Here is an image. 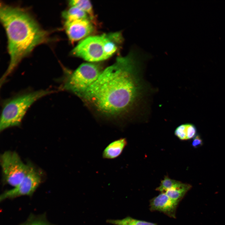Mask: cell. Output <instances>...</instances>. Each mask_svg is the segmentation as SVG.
<instances>
[{"mask_svg":"<svg viewBox=\"0 0 225 225\" xmlns=\"http://www.w3.org/2000/svg\"><path fill=\"white\" fill-rule=\"evenodd\" d=\"M148 59L147 54L138 47L125 57H118L112 65L102 70L80 98L107 116L122 114L138 95L140 89L137 76L138 67Z\"/></svg>","mask_w":225,"mask_h":225,"instance_id":"cell-1","label":"cell"},{"mask_svg":"<svg viewBox=\"0 0 225 225\" xmlns=\"http://www.w3.org/2000/svg\"><path fill=\"white\" fill-rule=\"evenodd\" d=\"M1 21L8 38L10 62L0 80L2 85L21 61L34 48L48 41V33L24 10L1 3Z\"/></svg>","mask_w":225,"mask_h":225,"instance_id":"cell-2","label":"cell"},{"mask_svg":"<svg viewBox=\"0 0 225 225\" xmlns=\"http://www.w3.org/2000/svg\"><path fill=\"white\" fill-rule=\"evenodd\" d=\"M54 92L47 90L26 91L3 100L0 118V131L20 126L30 107L37 100Z\"/></svg>","mask_w":225,"mask_h":225,"instance_id":"cell-3","label":"cell"},{"mask_svg":"<svg viewBox=\"0 0 225 225\" xmlns=\"http://www.w3.org/2000/svg\"><path fill=\"white\" fill-rule=\"evenodd\" d=\"M102 71L97 65L85 63L64 78L61 88L80 97L98 79Z\"/></svg>","mask_w":225,"mask_h":225,"instance_id":"cell-4","label":"cell"},{"mask_svg":"<svg viewBox=\"0 0 225 225\" xmlns=\"http://www.w3.org/2000/svg\"><path fill=\"white\" fill-rule=\"evenodd\" d=\"M0 163L4 182L13 187L21 182L32 165L25 164L17 152L9 151L1 155Z\"/></svg>","mask_w":225,"mask_h":225,"instance_id":"cell-5","label":"cell"},{"mask_svg":"<svg viewBox=\"0 0 225 225\" xmlns=\"http://www.w3.org/2000/svg\"><path fill=\"white\" fill-rule=\"evenodd\" d=\"M107 34L88 37L81 41L72 51V54L90 62L108 58L106 52Z\"/></svg>","mask_w":225,"mask_h":225,"instance_id":"cell-6","label":"cell"},{"mask_svg":"<svg viewBox=\"0 0 225 225\" xmlns=\"http://www.w3.org/2000/svg\"><path fill=\"white\" fill-rule=\"evenodd\" d=\"M42 181L39 172L31 165L30 169L21 182L13 188L5 191L0 196V201L23 196L31 197Z\"/></svg>","mask_w":225,"mask_h":225,"instance_id":"cell-7","label":"cell"},{"mask_svg":"<svg viewBox=\"0 0 225 225\" xmlns=\"http://www.w3.org/2000/svg\"><path fill=\"white\" fill-rule=\"evenodd\" d=\"M88 19L66 21L65 28L69 39L74 42L80 40L91 34L93 27L92 22Z\"/></svg>","mask_w":225,"mask_h":225,"instance_id":"cell-8","label":"cell"},{"mask_svg":"<svg viewBox=\"0 0 225 225\" xmlns=\"http://www.w3.org/2000/svg\"><path fill=\"white\" fill-rule=\"evenodd\" d=\"M178 205L165 193L162 192L150 200V210L152 212L159 211L170 218H175Z\"/></svg>","mask_w":225,"mask_h":225,"instance_id":"cell-9","label":"cell"},{"mask_svg":"<svg viewBox=\"0 0 225 225\" xmlns=\"http://www.w3.org/2000/svg\"><path fill=\"white\" fill-rule=\"evenodd\" d=\"M127 142L125 138H122L110 143L102 152V157L106 159H113L119 157L127 145Z\"/></svg>","mask_w":225,"mask_h":225,"instance_id":"cell-10","label":"cell"},{"mask_svg":"<svg viewBox=\"0 0 225 225\" xmlns=\"http://www.w3.org/2000/svg\"><path fill=\"white\" fill-rule=\"evenodd\" d=\"M191 188L190 184L179 181L173 188L167 190L164 193L172 200L178 204Z\"/></svg>","mask_w":225,"mask_h":225,"instance_id":"cell-11","label":"cell"},{"mask_svg":"<svg viewBox=\"0 0 225 225\" xmlns=\"http://www.w3.org/2000/svg\"><path fill=\"white\" fill-rule=\"evenodd\" d=\"M106 222L114 225H158L156 223L137 219L130 216L120 219H108Z\"/></svg>","mask_w":225,"mask_h":225,"instance_id":"cell-12","label":"cell"},{"mask_svg":"<svg viewBox=\"0 0 225 225\" xmlns=\"http://www.w3.org/2000/svg\"><path fill=\"white\" fill-rule=\"evenodd\" d=\"M62 15L66 21L88 19V15L86 12L74 6H71L68 10L63 12Z\"/></svg>","mask_w":225,"mask_h":225,"instance_id":"cell-13","label":"cell"},{"mask_svg":"<svg viewBox=\"0 0 225 225\" xmlns=\"http://www.w3.org/2000/svg\"><path fill=\"white\" fill-rule=\"evenodd\" d=\"M71 6H76L86 12L88 15L92 22L95 23V19L92 5L88 0H72L70 1Z\"/></svg>","mask_w":225,"mask_h":225,"instance_id":"cell-14","label":"cell"},{"mask_svg":"<svg viewBox=\"0 0 225 225\" xmlns=\"http://www.w3.org/2000/svg\"><path fill=\"white\" fill-rule=\"evenodd\" d=\"M20 225H54L50 223L47 220L45 215L36 216L31 214L28 220Z\"/></svg>","mask_w":225,"mask_h":225,"instance_id":"cell-15","label":"cell"},{"mask_svg":"<svg viewBox=\"0 0 225 225\" xmlns=\"http://www.w3.org/2000/svg\"><path fill=\"white\" fill-rule=\"evenodd\" d=\"M179 181L170 178L168 176H165L161 181L160 186L156 190L161 193L165 192L167 190L173 187Z\"/></svg>","mask_w":225,"mask_h":225,"instance_id":"cell-16","label":"cell"},{"mask_svg":"<svg viewBox=\"0 0 225 225\" xmlns=\"http://www.w3.org/2000/svg\"><path fill=\"white\" fill-rule=\"evenodd\" d=\"M175 134L181 140H186V124H182L178 126L175 130Z\"/></svg>","mask_w":225,"mask_h":225,"instance_id":"cell-17","label":"cell"},{"mask_svg":"<svg viewBox=\"0 0 225 225\" xmlns=\"http://www.w3.org/2000/svg\"><path fill=\"white\" fill-rule=\"evenodd\" d=\"M186 134L187 140L194 137L196 132V129L195 126L192 124L187 123Z\"/></svg>","mask_w":225,"mask_h":225,"instance_id":"cell-18","label":"cell"},{"mask_svg":"<svg viewBox=\"0 0 225 225\" xmlns=\"http://www.w3.org/2000/svg\"><path fill=\"white\" fill-rule=\"evenodd\" d=\"M202 144V141L200 137L197 135L194 138L192 142V146L195 148H198Z\"/></svg>","mask_w":225,"mask_h":225,"instance_id":"cell-19","label":"cell"}]
</instances>
